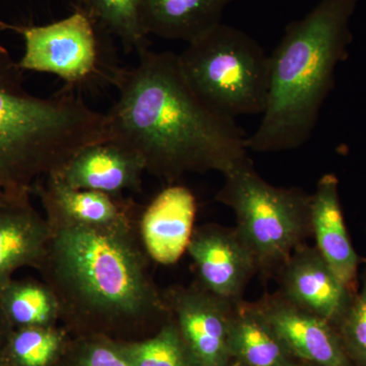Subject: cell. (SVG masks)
Returning a JSON list of instances; mask_svg holds the SVG:
<instances>
[{"label": "cell", "instance_id": "obj_1", "mask_svg": "<svg viewBox=\"0 0 366 366\" xmlns=\"http://www.w3.org/2000/svg\"><path fill=\"white\" fill-rule=\"evenodd\" d=\"M137 56L134 66L115 67L118 98L105 114L110 139L136 153L146 172L172 184L192 173L225 174L249 158L247 134L197 97L177 54L146 49Z\"/></svg>", "mask_w": 366, "mask_h": 366}, {"label": "cell", "instance_id": "obj_2", "mask_svg": "<svg viewBox=\"0 0 366 366\" xmlns=\"http://www.w3.org/2000/svg\"><path fill=\"white\" fill-rule=\"evenodd\" d=\"M50 229L47 252L36 271L56 295L67 327L100 336L139 333L170 320L139 229Z\"/></svg>", "mask_w": 366, "mask_h": 366}, {"label": "cell", "instance_id": "obj_3", "mask_svg": "<svg viewBox=\"0 0 366 366\" xmlns=\"http://www.w3.org/2000/svg\"><path fill=\"white\" fill-rule=\"evenodd\" d=\"M360 0H320L291 21L271 57L269 91L261 122L247 148L257 153L295 150L307 143L333 90L337 66L352 42L350 21Z\"/></svg>", "mask_w": 366, "mask_h": 366}, {"label": "cell", "instance_id": "obj_4", "mask_svg": "<svg viewBox=\"0 0 366 366\" xmlns=\"http://www.w3.org/2000/svg\"><path fill=\"white\" fill-rule=\"evenodd\" d=\"M110 139L107 117L64 86L41 98L25 86V71L0 44V182L31 192L88 144Z\"/></svg>", "mask_w": 366, "mask_h": 366}, {"label": "cell", "instance_id": "obj_5", "mask_svg": "<svg viewBox=\"0 0 366 366\" xmlns=\"http://www.w3.org/2000/svg\"><path fill=\"white\" fill-rule=\"evenodd\" d=\"M185 81L220 117L262 114L268 103L271 57L240 29L219 24L178 55Z\"/></svg>", "mask_w": 366, "mask_h": 366}, {"label": "cell", "instance_id": "obj_6", "mask_svg": "<svg viewBox=\"0 0 366 366\" xmlns=\"http://www.w3.org/2000/svg\"><path fill=\"white\" fill-rule=\"evenodd\" d=\"M219 203L232 209L236 231L257 262V274L276 276L297 247L312 236L310 194L300 187L269 184L249 158L223 174Z\"/></svg>", "mask_w": 366, "mask_h": 366}, {"label": "cell", "instance_id": "obj_7", "mask_svg": "<svg viewBox=\"0 0 366 366\" xmlns=\"http://www.w3.org/2000/svg\"><path fill=\"white\" fill-rule=\"evenodd\" d=\"M24 39L19 64L25 71L54 74L74 91L110 83L115 67L103 32L81 9L43 26H16Z\"/></svg>", "mask_w": 366, "mask_h": 366}, {"label": "cell", "instance_id": "obj_8", "mask_svg": "<svg viewBox=\"0 0 366 366\" xmlns=\"http://www.w3.org/2000/svg\"><path fill=\"white\" fill-rule=\"evenodd\" d=\"M192 366H226L235 305L202 288L197 282L163 293Z\"/></svg>", "mask_w": 366, "mask_h": 366}, {"label": "cell", "instance_id": "obj_9", "mask_svg": "<svg viewBox=\"0 0 366 366\" xmlns=\"http://www.w3.org/2000/svg\"><path fill=\"white\" fill-rule=\"evenodd\" d=\"M197 283L212 295L235 305L242 302L257 262L234 228L215 223L197 226L187 245Z\"/></svg>", "mask_w": 366, "mask_h": 366}, {"label": "cell", "instance_id": "obj_10", "mask_svg": "<svg viewBox=\"0 0 366 366\" xmlns=\"http://www.w3.org/2000/svg\"><path fill=\"white\" fill-rule=\"evenodd\" d=\"M31 194L39 197L50 226L139 229L141 207L131 197L74 189L54 173L34 183Z\"/></svg>", "mask_w": 366, "mask_h": 366}, {"label": "cell", "instance_id": "obj_11", "mask_svg": "<svg viewBox=\"0 0 366 366\" xmlns=\"http://www.w3.org/2000/svg\"><path fill=\"white\" fill-rule=\"evenodd\" d=\"M278 277L282 296L326 320L335 327L345 317L354 295L315 247L300 245L284 262Z\"/></svg>", "mask_w": 366, "mask_h": 366}, {"label": "cell", "instance_id": "obj_12", "mask_svg": "<svg viewBox=\"0 0 366 366\" xmlns=\"http://www.w3.org/2000/svg\"><path fill=\"white\" fill-rule=\"evenodd\" d=\"M257 307L289 353L315 366H354L333 325L286 300L266 295Z\"/></svg>", "mask_w": 366, "mask_h": 366}, {"label": "cell", "instance_id": "obj_13", "mask_svg": "<svg viewBox=\"0 0 366 366\" xmlns=\"http://www.w3.org/2000/svg\"><path fill=\"white\" fill-rule=\"evenodd\" d=\"M143 160L136 153L112 139L84 147L56 173L74 189L94 190L110 196L141 192Z\"/></svg>", "mask_w": 366, "mask_h": 366}, {"label": "cell", "instance_id": "obj_14", "mask_svg": "<svg viewBox=\"0 0 366 366\" xmlns=\"http://www.w3.org/2000/svg\"><path fill=\"white\" fill-rule=\"evenodd\" d=\"M197 201L183 185L172 183L159 192L139 221V234L147 254L162 264L177 262L194 230Z\"/></svg>", "mask_w": 366, "mask_h": 366}, {"label": "cell", "instance_id": "obj_15", "mask_svg": "<svg viewBox=\"0 0 366 366\" xmlns=\"http://www.w3.org/2000/svg\"><path fill=\"white\" fill-rule=\"evenodd\" d=\"M310 196V227L315 247L341 281L356 292L360 257L347 231L338 177L333 173L322 175Z\"/></svg>", "mask_w": 366, "mask_h": 366}, {"label": "cell", "instance_id": "obj_16", "mask_svg": "<svg viewBox=\"0 0 366 366\" xmlns=\"http://www.w3.org/2000/svg\"><path fill=\"white\" fill-rule=\"evenodd\" d=\"M30 197L23 194L0 204V290L18 269H37L47 252L51 229Z\"/></svg>", "mask_w": 366, "mask_h": 366}, {"label": "cell", "instance_id": "obj_17", "mask_svg": "<svg viewBox=\"0 0 366 366\" xmlns=\"http://www.w3.org/2000/svg\"><path fill=\"white\" fill-rule=\"evenodd\" d=\"M234 0H142V20L149 36L187 44L222 23Z\"/></svg>", "mask_w": 366, "mask_h": 366}, {"label": "cell", "instance_id": "obj_18", "mask_svg": "<svg viewBox=\"0 0 366 366\" xmlns=\"http://www.w3.org/2000/svg\"><path fill=\"white\" fill-rule=\"evenodd\" d=\"M231 356L247 366H288L289 351L257 303L235 305L230 327Z\"/></svg>", "mask_w": 366, "mask_h": 366}, {"label": "cell", "instance_id": "obj_19", "mask_svg": "<svg viewBox=\"0 0 366 366\" xmlns=\"http://www.w3.org/2000/svg\"><path fill=\"white\" fill-rule=\"evenodd\" d=\"M0 310L13 329L55 327L61 320L56 295L44 281L11 279L0 290Z\"/></svg>", "mask_w": 366, "mask_h": 366}, {"label": "cell", "instance_id": "obj_20", "mask_svg": "<svg viewBox=\"0 0 366 366\" xmlns=\"http://www.w3.org/2000/svg\"><path fill=\"white\" fill-rule=\"evenodd\" d=\"M81 9L107 35L117 38L125 52L149 49L142 20V0H76Z\"/></svg>", "mask_w": 366, "mask_h": 366}, {"label": "cell", "instance_id": "obj_21", "mask_svg": "<svg viewBox=\"0 0 366 366\" xmlns=\"http://www.w3.org/2000/svg\"><path fill=\"white\" fill-rule=\"evenodd\" d=\"M66 344V331L55 327L13 329L6 355L9 366H51Z\"/></svg>", "mask_w": 366, "mask_h": 366}, {"label": "cell", "instance_id": "obj_22", "mask_svg": "<svg viewBox=\"0 0 366 366\" xmlns=\"http://www.w3.org/2000/svg\"><path fill=\"white\" fill-rule=\"evenodd\" d=\"M117 345L132 366H192L172 317L153 337Z\"/></svg>", "mask_w": 366, "mask_h": 366}, {"label": "cell", "instance_id": "obj_23", "mask_svg": "<svg viewBox=\"0 0 366 366\" xmlns=\"http://www.w3.org/2000/svg\"><path fill=\"white\" fill-rule=\"evenodd\" d=\"M337 331L352 365L366 366V268L361 277L360 287Z\"/></svg>", "mask_w": 366, "mask_h": 366}, {"label": "cell", "instance_id": "obj_24", "mask_svg": "<svg viewBox=\"0 0 366 366\" xmlns=\"http://www.w3.org/2000/svg\"><path fill=\"white\" fill-rule=\"evenodd\" d=\"M78 348L76 366H132L117 343L94 336Z\"/></svg>", "mask_w": 366, "mask_h": 366}, {"label": "cell", "instance_id": "obj_25", "mask_svg": "<svg viewBox=\"0 0 366 366\" xmlns=\"http://www.w3.org/2000/svg\"><path fill=\"white\" fill-rule=\"evenodd\" d=\"M13 327L7 322L6 317L0 310V366H9L6 355L7 339Z\"/></svg>", "mask_w": 366, "mask_h": 366}, {"label": "cell", "instance_id": "obj_26", "mask_svg": "<svg viewBox=\"0 0 366 366\" xmlns=\"http://www.w3.org/2000/svg\"><path fill=\"white\" fill-rule=\"evenodd\" d=\"M31 194L29 192H14L9 189L1 182H0V204H6L14 197L23 196V194Z\"/></svg>", "mask_w": 366, "mask_h": 366}, {"label": "cell", "instance_id": "obj_27", "mask_svg": "<svg viewBox=\"0 0 366 366\" xmlns=\"http://www.w3.org/2000/svg\"><path fill=\"white\" fill-rule=\"evenodd\" d=\"M16 26L11 25V24L6 23V21L0 19V34L6 32V31L13 30L16 31Z\"/></svg>", "mask_w": 366, "mask_h": 366}, {"label": "cell", "instance_id": "obj_28", "mask_svg": "<svg viewBox=\"0 0 366 366\" xmlns=\"http://www.w3.org/2000/svg\"><path fill=\"white\" fill-rule=\"evenodd\" d=\"M288 366H293V365H289ZM314 366H315V365H314Z\"/></svg>", "mask_w": 366, "mask_h": 366}]
</instances>
